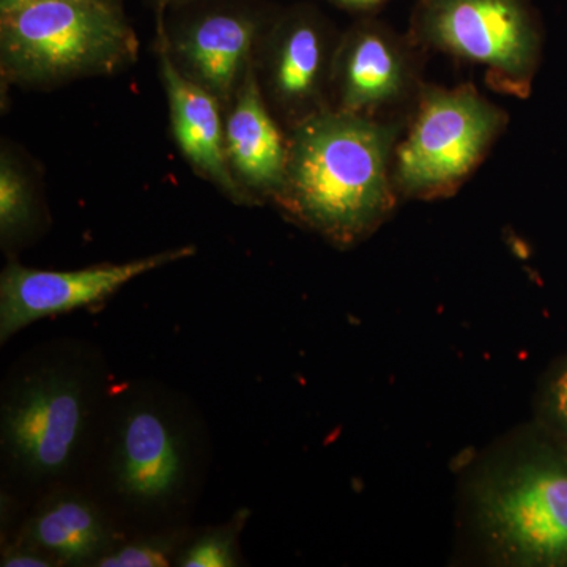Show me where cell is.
Masks as SVG:
<instances>
[{
    "label": "cell",
    "mask_w": 567,
    "mask_h": 567,
    "mask_svg": "<svg viewBox=\"0 0 567 567\" xmlns=\"http://www.w3.org/2000/svg\"><path fill=\"white\" fill-rule=\"evenodd\" d=\"M125 536L87 488L65 486L41 496L11 540L39 548L59 566H96Z\"/></svg>",
    "instance_id": "obj_9"
},
{
    "label": "cell",
    "mask_w": 567,
    "mask_h": 567,
    "mask_svg": "<svg viewBox=\"0 0 567 567\" xmlns=\"http://www.w3.org/2000/svg\"><path fill=\"white\" fill-rule=\"evenodd\" d=\"M112 386L95 352L44 346L3 385L0 442L6 476L25 494L76 486L85 476Z\"/></svg>",
    "instance_id": "obj_2"
},
{
    "label": "cell",
    "mask_w": 567,
    "mask_h": 567,
    "mask_svg": "<svg viewBox=\"0 0 567 567\" xmlns=\"http://www.w3.org/2000/svg\"><path fill=\"white\" fill-rule=\"evenodd\" d=\"M188 529L174 527L145 533L134 539H125L96 567H166L175 565L178 554L189 540Z\"/></svg>",
    "instance_id": "obj_15"
},
{
    "label": "cell",
    "mask_w": 567,
    "mask_h": 567,
    "mask_svg": "<svg viewBox=\"0 0 567 567\" xmlns=\"http://www.w3.org/2000/svg\"><path fill=\"white\" fill-rule=\"evenodd\" d=\"M32 221V204L24 178L2 156L0 163V233L3 238L17 237Z\"/></svg>",
    "instance_id": "obj_17"
},
{
    "label": "cell",
    "mask_w": 567,
    "mask_h": 567,
    "mask_svg": "<svg viewBox=\"0 0 567 567\" xmlns=\"http://www.w3.org/2000/svg\"><path fill=\"white\" fill-rule=\"evenodd\" d=\"M254 33L251 18L218 11L189 25L181 51L212 91L227 95L251 51Z\"/></svg>",
    "instance_id": "obj_13"
},
{
    "label": "cell",
    "mask_w": 567,
    "mask_h": 567,
    "mask_svg": "<svg viewBox=\"0 0 567 567\" xmlns=\"http://www.w3.org/2000/svg\"><path fill=\"white\" fill-rule=\"evenodd\" d=\"M323 35L317 22L300 14L287 22L275 65L276 91L286 102L311 99L323 66Z\"/></svg>",
    "instance_id": "obj_14"
},
{
    "label": "cell",
    "mask_w": 567,
    "mask_h": 567,
    "mask_svg": "<svg viewBox=\"0 0 567 567\" xmlns=\"http://www.w3.org/2000/svg\"><path fill=\"white\" fill-rule=\"evenodd\" d=\"M226 153L234 169L249 186L278 196L286 182L289 148L265 110L251 71L227 122Z\"/></svg>",
    "instance_id": "obj_12"
},
{
    "label": "cell",
    "mask_w": 567,
    "mask_h": 567,
    "mask_svg": "<svg viewBox=\"0 0 567 567\" xmlns=\"http://www.w3.org/2000/svg\"><path fill=\"white\" fill-rule=\"evenodd\" d=\"M339 6L346 7V9L352 10H369L380 6V3L386 2V0H336Z\"/></svg>",
    "instance_id": "obj_20"
},
{
    "label": "cell",
    "mask_w": 567,
    "mask_h": 567,
    "mask_svg": "<svg viewBox=\"0 0 567 567\" xmlns=\"http://www.w3.org/2000/svg\"><path fill=\"white\" fill-rule=\"evenodd\" d=\"M464 496L466 527L491 565L567 567V451L546 431L481 461Z\"/></svg>",
    "instance_id": "obj_4"
},
{
    "label": "cell",
    "mask_w": 567,
    "mask_h": 567,
    "mask_svg": "<svg viewBox=\"0 0 567 567\" xmlns=\"http://www.w3.org/2000/svg\"><path fill=\"white\" fill-rule=\"evenodd\" d=\"M162 71L178 147L193 166L233 194L235 199H240L244 194L227 166L226 142L216 100L196 82L183 76L166 52H162Z\"/></svg>",
    "instance_id": "obj_11"
},
{
    "label": "cell",
    "mask_w": 567,
    "mask_h": 567,
    "mask_svg": "<svg viewBox=\"0 0 567 567\" xmlns=\"http://www.w3.org/2000/svg\"><path fill=\"white\" fill-rule=\"evenodd\" d=\"M110 2H115V0H110Z\"/></svg>",
    "instance_id": "obj_23"
},
{
    "label": "cell",
    "mask_w": 567,
    "mask_h": 567,
    "mask_svg": "<svg viewBox=\"0 0 567 567\" xmlns=\"http://www.w3.org/2000/svg\"><path fill=\"white\" fill-rule=\"evenodd\" d=\"M203 424L163 386H112L85 477L123 532L177 527L204 476Z\"/></svg>",
    "instance_id": "obj_1"
},
{
    "label": "cell",
    "mask_w": 567,
    "mask_h": 567,
    "mask_svg": "<svg viewBox=\"0 0 567 567\" xmlns=\"http://www.w3.org/2000/svg\"><path fill=\"white\" fill-rule=\"evenodd\" d=\"M561 445H563V443H561ZM563 446H565V450L567 451V445H563Z\"/></svg>",
    "instance_id": "obj_22"
},
{
    "label": "cell",
    "mask_w": 567,
    "mask_h": 567,
    "mask_svg": "<svg viewBox=\"0 0 567 567\" xmlns=\"http://www.w3.org/2000/svg\"><path fill=\"white\" fill-rule=\"evenodd\" d=\"M505 122L502 110L473 89H425L395 153V193L425 200L450 196L483 162Z\"/></svg>",
    "instance_id": "obj_6"
},
{
    "label": "cell",
    "mask_w": 567,
    "mask_h": 567,
    "mask_svg": "<svg viewBox=\"0 0 567 567\" xmlns=\"http://www.w3.org/2000/svg\"><path fill=\"white\" fill-rule=\"evenodd\" d=\"M342 51V111L365 115L395 102L405 92L409 59L386 29L358 28Z\"/></svg>",
    "instance_id": "obj_10"
},
{
    "label": "cell",
    "mask_w": 567,
    "mask_h": 567,
    "mask_svg": "<svg viewBox=\"0 0 567 567\" xmlns=\"http://www.w3.org/2000/svg\"><path fill=\"white\" fill-rule=\"evenodd\" d=\"M394 126L353 112H322L287 145L279 203L293 218L349 248L374 234L394 207Z\"/></svg>",
    "instance_id": "obj_3"
},
{
    "label": "cell",
    "mask_w": 567,
    "mask_h": 567,
    "mask_svg": "<svg viewBox=\"0 0 567 567\" xmlns=\"http://www.w3.org/2000/svg\"><path fill=\"white\" fill-rule=\"evenodd\" d=\"M248 520V509L240 511L233 520L221 527L207 528L188 543L178 554L175 566L182 567H234L240 566L241 529Z\"/></svg>",
    "instance_id": "obj_16"
},
{
    "label": "cell",
    "mask_w": 567,
    "mask_h": 567,
    "mask_svg": "<svg viewBox=\"0 0 567 567\" xmlns=\"http://www.w3.org/2000/svg\"><path fill=\"white\" fill-rule=\"evenodd\" d=\"M194 246L153 254L126 264H104L76 271H50L10 264L0 279V341L22 328L111 297L133 279L194 256Z\"/></svg>",
    "instance_id": "obj_8"
},
{
    "label": "cell",
    "mask_w": 567,
    "mask_h": 567,
    "mask_svg": "<svg viewBox=\"0 0 567 567\" xmlns=\"http://www.w3.org/2000/svg\"><path fill=\"white\" fill-rule=\"evenodd\" d=\"M2 61L20 80L110 71L136 54V39L110 0H35L2 14Z\"/></svg>",
    "instance_id": "obj_5"
},
{
    "label": "cell",
    "mask_w": 567,
    "mask_h": 567,
    "mask_svg": "<svg viewBox=\"0 0 567 567\" xmlns=\"http://www.w3.org/2000/svg\"><path fill=\"white\" fill-rule=\"evenodd\" d=\"M31 2H35V0H0V14L10 13V11L21 9Z\"/></svg>",
    "instance_id": "obj_21"
},
{
    "label": "cell",
    "mask_w": 567,
    "mask_h": 567,
    "mask_svg": "<svg viewBox=\"0 0 567 567\" xmlns=\"http://www.w3.org/2000/svg\"><path fill=\"white\" fill-rule=\"evenodd\" d=\"M540 429L567 445V360L548 380L539 402Z\"/></svg>",
    "instance_id": "obj_18"
},
{
    "label": "cell",
    "mask_w": 567,
    "mask_h": 567,
    "mask_svg": "<svg viewBox=\"0 0 567 567\" xmlns=\"http://www.w3.org/2000/svg\"><path fill=\"white\" fill-rule=\"evenodd\" d=\"M416 28L429 47L484 66L503 91L529 92L543 41L527 0H421Z\"/></svg>",
    "instance_id": "obj_7"
},
{
    "label": "cell",
    "mask_w": 567,
    "mask_h": 567,
    "mask_svg": "<svg viewBox=\"0 0 567 567\" xmlns=\"http://www.w3.org/2000/svg\"><path fill=\"white\" fill-rule=\"evenodd\" d=\"M0 566L3 567H52L59 566L50 555L43 554L39 548L10 540L2 548Z\"/></svg>",
    "instance_id": "obj_19"
}]
</instances>
